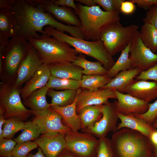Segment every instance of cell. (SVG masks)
I'll use <instances>...</instances> for the list:
<instances>
[{
  "mask_svg": "<svg viewBox=\"0 0 157 157\" xmlns=\"http://www.w3.org/2000/svg\"><path fill=\"white\" fill-rule=\"evenodd\" d=\"M10 10L13 20L15 35L20 36L28 42L33 38H41V36L37 32L46 35L43 28L47 26L67 32L73 37L84 39L80 28L62 24L51 13L40 7L29 4L26 0H15Z\"/></svg>",
  "mask_w": 157,
  "mask_h": 157,
  "instance_id": "6da1fadb",
  "label": "cell"
},
{
  "mask_svg": "<svg viewBox=\"0 0 157 157\" xmlns=\"http://www.w3.org/2000/svg\"><path fill=\"white\" fill-rule=\"evenodd\" d=\"M110 140L114 157H152L150 140L139 131L123 128L114 132Z\"/></svg>",
  "mask_w": 157,
  "mask_h": 157,
  "instance_id": "7a4b0ae2",
  "label": "cell"
},
{
  "mask_svg": "<svg viewBox=\"0 0 157 157\" xmlns=\"http://www.w3.org/2000/svg\"><path fill=\"white\" fill-rule=\"evenodd\" d=\"M76 5L77 9L74 11L81 22L80 28L85 40H99L100 34L105 28L120 20L119 13L104 11L99 5L88 7L81 3Z\"/></svg>",
  "mask_w": 157,
  "mask_h": 157,
  "instance_id": "3957f363",
  "label": "cell"
},
{
  "mask_svg": "<svg viewBox=\"0 0 157 157\" xmlns=\"http://www.w3.org/2000/svg\"><path fill=\"white\" fill-rule=\"evenodd\" d=\"M37 51L42 63H72L79 53L67 43L46 34L28 41Z\"/></svg>",
  "mask_w": 157,
  "mask_h": 157,
  "instance_id": "277c9868",
  "label": "cell"
},
{
  "mask_svg": "<svg viewBox=\"0 0 157 157\" xmlns=\"http://www.w3.org/2000/svg\"><path fill=\"white\" fill-rule=\"evenodd\" d=\"M44 30L46 34L67 43L74 48L79 53L84 54L96 59L101 62L108 71L115 63L112 56L106 50L100 40L89 41L74 38L49 26H45Z\"/></svg>",
  "mask_w": 157,
  "mask_h": 157,
  "instance_id": "5b68a950",
  "label": "cell"
},
{
  "mask_svg": "<svg viewBox=\"0 0 157 157\" xmlns=\"http://www.w3.org/2000/svg\"><path fill=\"white\" fill-rule=\"evenodd\" d=\"M138 27L133 24L124 26L119 20L116 21L101 31L99 40L107 51L112 56L121 51L132 42Z\"/></svg>",
  "mask_w": 157,
  "mask_h": 157,
  "instance_id": "8992f818",
  "label": "cell"
},
{
  "mask_svg": "<svg viewBox=\"0 0 157 157\" xmlns=\"http://www.w3.org/2000/svg\"><path fill=\"white\" fill-rule=\"evenodd\" d=\"M20 89L13 82L4 81L0 83V105L5 109L6 119L15 117L24 121L33 115L32 110L27 109L22 102Z\"/></svg>",
  "mask_w": 157,
  "mask_h": 157,
  "instance_id": "52a82bcc",
  "label": "cell"
},
{
  "mask_svg": "<svg viewBox=\"0 0 157 157\" xmlns=\"http://www.w3.org/2000/svg\"><path fill=\"white\" fill-rule=\"evenodd\" d=\"M33 47L23 37L14 35L5 48L3 56V68L10 76L17 75L21 62Z\"/></svg>",
  "mask_w": 157,
  "mask_h": 157,
  "instance_id": "ba28073f",
  "label": "cell"
},
{
  "mask_svg": "<svg viewBox=\"0 0 157 157\" xmlns=\"http://www.w3.org/2000/svg\"><path fill=\"white\" fill-rule=\"evenodd\" d=\"M65 138L66 148L77 157H91L96 153L99 139L91 133L71 131Z\"/></svg>",
  "mask_w": 157,
  "mask_h": 157,
  "instance_id": "9c48e42d",
  "label": "cell"
},
{
  "mask_svg": "<svg viewBox=\"0 0 157 157\" xmlns=\"http://www.w3.org/2000/svg\"><path fill=\"white\" fill-rule=\"evenodd\" d=\"M129 53L132 68H138L144 71L157 63V54L144 45L138 31L132 41Z\"/></svg>",
  "mask_w": 157,
  "mask_h": 157,
  "instance_id": "30bf717a",
  "label": "cell"
},
{
  "mask_svg": "<svg viewBox=\"0 0 157 157\" xmlns=\"http://www.w3.org/2000/svg\"><path fill=\"white\" fill-rule=\"evenodd\" d=\"M102 116L94 126L84 132L91 133L99 138L106 137L111 131L114 132L119 119L114 102L102 105L101 108Z\"/></svg>",
  "mask_w": 157,
  "mask_h": 157,
  "instance_id": "8fae6325",
  "label": "cell"
},
{
  "mask_svg": "<svg viewBox=\"0 0 157 157\" xmlns=\"http://www.w3.org/2000/svg\"><path fill=\"white\" fill-rule=\"evenodd\" d=\"M29 4L41 7L60 22L81 28V22L75 11L67 7L55 4L52 0H26Z\"/></svg>",
  "mask_w": 157,
  "mask_h": 157,
  "instance_id": "7c38bea8",
  "label": "cell"
},
{
  "mask_svg": "<svg viewBox=\"0 0 157 157\" xmlns=\"http://www.w3.org/2000/svg\"><path fill=\"white\" fill-rule=\"evenodd\" d=\"M32 112L35 116L33 121L41 126L46 133H60L65 135L71 131L68 126L63 124L62 116L52 110L50 106L43 111H32Z\"/></svg>",
  "mask_w": 157,
  "mask_h": 157,
  "instance_id": "4fadbf2b",
  "label": "cell"
},
{
  "mask_svg": "<svg viewBox=\"0 0 157 157\" xmlns=\"http://www.w3.org/2000/svg\"><path fill=\"white\" fill-rule=\"evenodd\" d=\"M110 98L117 99L114 90L112 89L101 88L96 91H91L80 88L78 89L76 103L77 113L87 106L107 104Z\"/></svg>",
  "mask_w": 157,
  "mask_h": 157,
  "instance_id": "5bb4252c",
  "label": "cell"
},
{
  "mask_svg": "<svg viewBox=\"0 0 157 157\" xmlns=\"http://www.w3.org/2000/svg\"><path fill=\"white\" fill-rule=\"evenodd\" d=\"M65 134L45 133L34 141L38 145L46 157H57L66 148Z\"/></svg>",
  "mask_w": 157,
  "mask_h": 157,
  "instance_id": "9a60e30c",
  "label": "cell"
},
{
  "mask_svg": "<svg viewBox=\"0 0 157 157\" xmlns=\"http://www.w3.org/2000/svg\"><path fill=\"white\" fill-rule=\"evenodd\" d=\"M36 50L32 47L20 64L14 82L17 87H20L29 81L42 64Z\"/></svg>",
  "mask_w": 157,
  "mask_h": 157,
  "instance_id": "2e32d148",
  "label": "cell"
},
{
  "mask_svg": "<svg viewBox=\"0 0 157 157\" xmlns=\"http://www.w3.org/2000/svg\"><path fill=\"white\" fill-rule=\"evenodd\" d=\"M114 90L117 100V101L115 100L114 102L117 112L125 115L131 113L142 114L148 110L149 103L129 94Z\"/></svg>",
  "mask_w": 157,
  "mask_h": 157,
  "instance_id": "e0dca14e",
  "label": "cell"
},
{
  "mask_svg": "<svg viewBox=\"0 0 157 157\" xmlns=\"http://www.w3.org/2000/svg\"><path fill=\"white\" fill-rule=\"evenodd\" d=\"M125 92L149 103L157 98V82L134 79L127 86Z\"/></svg>",
  "mask_w": 157,
  "mask_h": 157,
  "instance_id": "ac0fdd59",
  "label": "cell"
},
{
  "mask_svg": "<svg viewBox=\"0 0 157 157\" xmlns=\"http://www.w3.org/2000/svg\"><path fill=\"white\" fill-rule=\"evenodd\" d=\"M51 76L48 65L43 63L32 77L20 88L21 97L24 100L34 91L46 86Z\"/></svg>",
  "mask_w": 157,
  "mask_h": 157,
  "instance_id": "d6986e66",
  "label": "cell"
},
{
  "mask_svg": "<svg viewBox=\"0 0 157 157\" xmlns=\"http://www.w3.org/2000/svg\"><path fill=\"white\" fill-rule=\"evenodd\" d=\"M117 114L120 122L117 124L114 132L123 128H127L139 131L149 139L152 133L156 130L152 126L132 113L125 115L117 112Z\"/></svg>",
  "mask_w": 157,
  "mask_h": 157,
  "instance_id": "ffe728a7",
  "label": "cell"
},
{
  "mask_svg": "<svg viewBox=\"0 0 157 157\" xmlns=\"http://www.w3.org/2000/svg\"><path fill=\"white\" fill-rule=\"evenodd\" d=\"M78 93L74 101L71 104L65 106H50L51 109L60 114L63 119L73 132L81 129V124L76 111V103Z\"/></svg>",
  "mask_w": 157,
  "mask_h": 157,
  "instance_id": "44dd1931",
  "label": "cell"
},
{
  "mask_svg": "<svg viewBox=\"0 0 157 157\" xmlns=\"http://www.w3.org/2000/svg\"><path fill=\"white\" fill-rule=\"evenodd\" d=\"M51 75L64 79L81 81L83 76V69L72 63L48 65Z\"/></svg>",
  "mask_w": 157,
  "mask_h": 157,
  "instance_id": "7402d4cb",
  "label": "cell"
},
{
  "mask_svg": "<svg viewBox=\"0 0 157 157\" xmlns=\"http://www.w3.org/2000/svg\"><path fill=\"white\" fill-rule=\"evenodd\" d=\"M142 71L141 69L138 68L122 71L102 88H110L124 93L129 84Z\"/></svg>",
  "mask_w": 157,
  "mask_h": 157,
  "instance_id": "603a6c76",
  "label": "cell"
},
{
  "mask_svg": "<svg viewBox=\"0 0 157 157\" xmlns=\"http://www.w3.org/2000/svg\"><path fill=\"white\" fill-rule=\"evenodd\" d=\"M102 105L89 106L82 108L78 112L81 124V129L84 132L92 127L101 118Z\"/></svg>",
  "mask_w": 157,
  "mask_h": 157,
  "instance_id": "cb8c5ba5",
  "label": "cell"
},
{
  "mask_svg": "<svg viewBox=\"0 0 157 157\" xmlns=\"http://www.w3.org/2000/svg\"><path fill=\"white\" fill-rule=\"evenodd\" d=\"M49 89L45 86L35 90L23 100L24 104L33 111H40L45 110L50 106L46 98Z\"/></svg>",
  "mask_w": 157,
  "mask_h": 157,
  "instance_id": "d4e9b609",
  "label": "cell"
},
{
  "mask_svg": "<svg viewBox=\"0 0 157 157\" xmlns=\"http://www.w3.org/2000/svg\"><path fill=\"white\" fill-rule=\"evenodd\" d=\"M81 67L83 73L85 75H107L108 71L99 61L92 62L88 60L83 54L80 53L72 63Z\"/></svg>",
  "mask_w": 157,
  "mask_h": 157,
  "instance_id": "484cf974",
  "label": "cell"
},
{
  "mask_svg": "<svg viewBox=\"0 0 157 157\" xmlns=\"http://www.w3.org/2000/svg\"><path fill=\"white\" fill-rule=\"evenodd\" d=\"M77 90H66L58 91L49 89L47 95L51 98L50 106H65L71 104L76 98Z\"/></svg>",
  "mask_w": 157,
  "mask_h": 157,
  "instance_id": "4316f807",
  "label": "cell"
},
{
  "mask_svg": "<svg viewBox=\"0 0 157 157\" xmlns=\"http://www.w3.org/2000/svg\"><path fill=\"white\" fill-rule=\"evenodd\" d=\"M45 133V130L33 120L25 122L23 131L14 140L17 143L30 141L38 138L41 135Z\"/></svg>",
  "mask_w": 157,
  "mask_h": 157,
  "instance_id": "83f0119b",
  "label": "cell"
},
{
  "mask_svg": "<svg viewBox=\"0 0 157 157\" xmlns=\"http://www.w3.org/2000/svg\"><path fill=\"white\" fill-rule=\"evenodd\" d=\"M132 42L121 51V54L113 67L108 71L107 75L112 78L119 72L132 69L131 60L129 57L130 49Z\"/></svg>",
  "mask_w": 157,
  "mask_h": 157,
  "instance_id": "f1b7e54d",
  "label": "cell"
},
{
  "mask_svg": "<svg viewBox=\"0 0 157 157\" xmlns=\"http://www.w3.org/2000/svg\"><path fill=\"white\" fill-rule=\"evenodd\" d=\"M112 78L107 75H83L80 81L81 88L94 91L103 88Z\"/></svg>",
  "mask_w": 157,
  "mask_h": 157,
  "instance_id": "f546056e",
  "label": "cell"
},
{
  "mask_svg": "<svg viewBox=\"0 0 157 157\" xmlns=\"http://www.w3.org/2000/svg\"><path fill=\"white\" fill-rule=\"evenodd\" d=\"M144 45L154 53L157 52V29L153 25L144 24L140 32Z\"/></svg>",
  "mask_w": 157,
  "mask_h": 157,
  "instance_id": "4dcf8cb0",
  "label": "cell"
},
{
  "mask_svg": "<svg viewBox=\"0 0 157 157\" xmlns=\"http://www.w3.org/2000/svg\"><path fill=\"white\" fill-rule=\"evenodd\" d=\"M0 33L8 38L15 35L13 20L10 9L0 8Z\"/></svg>",
  "mask_w": 157,
  "mask_h": 157,
  "instance_id": "1f68e13d",
  "label": "cell"
},
{
  "mask_svg": "<svg viewBox=\"0 0 157 157\" xmlns=\"http://www.w3.org/2000/svg\"><path fill=\"white\" fill-rule=\"evenodd\" d=\"M46 86L49 89L64 90H77L81 88L80 81L60 78L51 75Z\"/></svg>",
  "mask_w": 157,
  "mask_h": 157,
  "instance_id": "d6a6232c",
  "label": "cell"
},
{
  "mask_svg": "<svg viewBox=\"0 0 157 157\" xmlns=\"http://www.w3.org/2000/svg\"><path fill=\"white\" fill-rule=\"evenodd\" d=\"M25 124V122L16 117H12L6 119L3 126V133L0 139H11L16 133L24 129Z\"/></svg>",
  "mask_w": 157,
  "mask_h": 157,
  "instance_id": "836d02e7",
  "label": "cell"
},
{
  "mask_svg": "<svg viewBox=\"0 0 157 157\" xmlns=\"http://www.w3.org/2000/svg\"><path fill=\"white\" fill-rule=\"evenodd\" d=\"M38 147L34 141H28L17 143L11 155L15 157H26L32 150Z\"/></svg>",
  "mask_w": 157,
  "mask_h": 157,
  "instance_id": "e575fe53",
  "label": "cell"
},
{
  "mask_svg": "<svg viewBox=\"0 0 157 157\" xmlns=\"http://www.w3.org/2000/svg\"><path fill=\"white\" fill-rule=\"evenodd\" d=\"M96 154V157H114L110 139L106 137L99 138Z\"/></svg>",
  "mask_w": 157,
  "mask_h": 157,
  "instance_id": "d590c367",
  "label": "cell"
},
{
  "mask_svg": "<svg viewBox=\"0 0 157 157\" xmlns=\"http://www.w3.org/2000/svg\"><path fill=\"white\" fill-rule=\"evenodd\" d=\"M133 114L134 116L142 119L148 124L152 126L157 118V99L154 103L149 104L148 109L144 113Z\"/></svg>",
  "mask_w": 157,
  "mask_h": 157,
  "instance_id": "8d00e7d4",
  "label": "cell"
},
{
  "mask_svg": "<svg viewBox=\"0 0 157 157\" xmlns=\"http://www.w3.org/2000/svg\"><path fill=\"white\" fill-rule=\"evenodd\" d=\"M96 3L101 6L107 12H115L120 13L122 2L124 0H94Z\"/></svg>",
  "mask_w": 157,
  "mask_h": 157,
  "instance_id": "74e56055",
  "label": "cell"
},
{
  "mask_svg": "<svg viewBox=\"0 0 157 157\" xmlns=\"http://www.w3.org/2000/svg\"><path fill=\"white\" fill-rule=\"evenodd\" d=\"M17 144L12 139L4 138L0 139V155L1 157L11 156Z\"/></svg>",
  "mask_w": 157,
  "mask_h": 157,
  "instance_id": "f35d334b",
  "label": "cell"
},
{
  "mask_svg": "<svg viewBox=\"0 0 157 157\" xmlns=\"http://www.w3.org/2000/svg\"><path fill=\"white\" fill-rule=\"evenodd\" d=\"M135 79L137 80H151L157 82V63L149 69L142 71Z\"/></svg>",
  "mask_w": 157,
  "mask_h": 157,
  "instance_id": "ab89813d",
  "label": "cell"
},
{
  "mask_svg": "<svg viewBox=\"0 0 157 157\" xmlns=\"http://www.w3.org/2000/svg\"><path fill=\"white\" fill-rule=\"evenodd\" d=\"M143 21L144 24H150L157 29V6L153 5L148 9Z\"/></svg>",
  "mask_w": 157,
  "mask_h": 157,
  "instance_id": "60d3db41",
  "label": "cell"
},
{
  "mask_svg": "<svg viewBox=\"0 0 157 157\" xmlns=\"http://www.w3.org/2000/svg\"><path fill=\"white\" fill-rule=\"evenodd\" d=\"M135 7L134 3L130 0L124 1L122 2L120 7V12L126 15L133 13L135 11Z\"/></svg>",
  "mask_w": 157,
  "mask_h": 157,
  "instance_id": "b9f144b4",
  "label": "cell"
},
{
  "mask_svg": "<svg viewBox=\"0 0 157 157\" xmlns=\"http://www.w3.org/2000/svg\"><path fill=\"white\" fill-rule=\"evenodd\" d=\"M140 8L149 9L153 5L157 6V0H130Z\"/></svg>",
  "mask_w": 157,
  "mask_h": 157,
  "instance_id": "7bdbcfd3",
  "label": "cell"
},
{
  "mask_svg": "<svg viewBox=\"0 0 157 157\" xmlns=\"http://www.w3.org/2000/svg\"><path fill=\"white\" fill-rule=\"evenodd\" d=\"M53 2L58 6L69 7L72 8L76 10L77 9L76 5L73 0H52Z\"/></svg>",
  "mask_w": 157,
  "mask_h": 157,
  "instance_id": "ee69618b",
  "label": "cell"
},
{
  "mask_svg": "<svg viewBox=\"0 0 157 157\" xmlns=\"http://www.w3.org/2000/svg\"><path fill=\"white\" fill-rule=\"evenodd\" d=\"M6 113L5 108L3 106H0V137L3 133V127L4 123L6 121L4 117Z\"/></svg>",
  "mask_w": 157,
  "mask_h": 157,
  "instance_id": "f6af8a7d",
  "label": "cell"
},
{
  "mask_svg": "<svg viewBox=\"0 0 157 157\" xmlns=\"http://www.w3.org/2000/svg\"><path fill=\"white\" fill-rule=\"evenodd\" d=\"M8 38L0 33V51H4L10 41Z\"/></svg>",
  "mask_w": 157,
  "mask_h": 157,
  "instance_id": "bcb514c9",
  "label": "cell"
},
{
  "mask_svg": "<svg viewBox=\"0 0 157 157\" xmlns=\"http://www.w3.org/2000/svg\"><path fill=\"white\" fill-rule=\"evenodd\" d=\"M15 0H0V8H6L10 9Z\"/></svg>",
  "mask_w": 157,
  "mask_h": 157,
  "instance_id": "7dc6e473",
  "label": "cell"
},
{
  "mask_svg": "<svg viewBox=\"0 0 157 157\" xmlns=\"http://www.w3.org/2000/svg\"><path fill=\"white\" fill-rule=\"evenodd\" d=\"M149 139L153 146L157 147V130L153 131Z\"/></svg>",
  "mask_w": 157,
  "mask_h": 157,
  "instance_id": "c3c4849f",
  "label": "cell"
},
{
  "mask_svg": "<svg viewBox=\"0 0 157 157\" xmlns=\"http://www.w3.org/2000/svg\"><path fill=\"white\" fill-rule=\"evenodd\" d=\"M57 157H77L66 148L64 149Z\"/></svg>",
  "mask_w": 157,
  "mask_h": 157,
  "instance_id": "681fc988",
  "label": "cell"
},
{
  "mask_svg": "<svg viewBox=\"0 0 157 157\" xmlns=\"http://www.w3.org/2000/svg\"><path fill=\"white\" fill-rule=\"evenodd\" d=\"M79 2L80 3L85 4V6L91 7L97 5L94 0H75Z\"/></svg>",
  "mask_w": 157,
  "mask_h": 157,
  "instance_id": "f907efd6",
  "label": "cell"
},
{
  "mask_svg": "<svg viewBox=\"0 0 157 157\" xmlns=\"http://www.w3.org/2000/svg\"><path fill=\"white\" fill-rule=\"evenodd\" d=\"M26 157H46L43 153L41 149L38 147L37 152L35 154H30Z\"/></svg>",
  "mask_w": 157,
  "mask_h": 157,
  "instance_id": "816d5d0a",
  "label": "cell"
},
{
  "mask_svg": "<svg viewBox=\"0 0 157 157\" xmlns=\"http://www.w3.org/2000/svg\"><path fill=\"white\" fill-rule=\"evenodd\" d=\"M152 157H157V147L153 146Z\"/></svg>",
  "mask_w": 157,
  "mask_h": 157,
  "instance_id": "f5cc1de1",
  "label": "cell"
},
{
  "mask_svg": "<svg viewBox=\"0 0 157 157\" xmlns=\"http://www.w3.org/2000/svg\"><path fill=\"white\" fill-rule=\"evenodd\" d=\"M152 126L155 128H157V118L154 120Z\"/></svg>",
  "mask_w": 157,
  "mask_h": 157,
  "instance_id": "db71d44e",
  "label": "cell"
},
{
  "mask_svg": "<svg viewBox=\"0 0 157 157\" xmlns=\"http://www.w3.org/2000/svg\"><path fill=\"white\" fill-rule=\"evenodd\" d=\"M15 157L13 156L12 155H11V156H5V157Z\"/></svg>",
  "mask_w": 157,
  "mask_h": 157,
  "instance_id": "11a10c76",
  "label": "cell"
},
{
  "mask_svg": "<svg viewBox=\"0 0 157 157\" xmlns=\"http://www.w3.org/2000/svg\"></svg>",
  "mask_w": 157,
  "mask_h": 157,
  "instance_id": "9f6ffc18",
  "label": "cell"
}]
</instances>
